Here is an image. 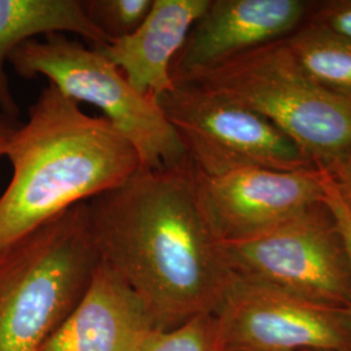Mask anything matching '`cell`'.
I'll list each match as a JSON object with an SVG mask.
<instances>
[{"instance_id": "obj_7", "label": "cell", "mask_w": 351, "mask_h": 351, "mask_svg": "<svg viewBox=\"0 0 351 351\" xmlns=\"http://www.w3.org/2000/svg\"><path fill=\"white\" fill-rule=\"evenodd\" d=\"M156 101L186 151L189 162L204 177L243 168H317L264 116L207 88L175 82Z\"/></svg>"}, {"instance_id": "obj_11", "label": "cell", "mask_w": 351, "mask_h": 351, "mask_svg": "<svg viewBox=\"0 0 351 351\" xmlns=\"http://www.w3.org/2000/svg\"><path fill=\"white\" fill-rule=\"evenodd\" d=\"M158 328L138 295L101 261L81 301L38 351H139Z\"/></svg>"}, {"instance_id": "obj_14", "label": "cell", "mask_w": 351, "mask_h": 351, "mask_svg": "<svg viewBox=\"0 0 351 351\" xmlns=\"http://www.w3.org/2000/svg\"><path fill=\"white\" fill-rule=\"evenodd\" d=\"M302 71L322 88L351 99V42L304 23L284 39Z\"/></svg>"}, {"instance_id": "obj_8", "label": "cell", "mask_w": 351, "mask_h": 351, "mask_svg": "<svg viewBox=\"0 0 351 351\" xmlns=\"http://www.w3.org/2000/svg\"><path fill=\"white\" fill-rule=\"evenodd\" d=\"M226 351H351V308L234 276L213 314Z\"/></svg>"}, {"instance_id": "obj_1", "label": "cell", "mask_w": 351, "mask_h": 351, "mask_svg": "<svg viewBox=\"0 0 351 351\" xmlns=\"http://www.w3.org/2000/svg\"><path fill=\"white\" fill-rule=\"evenodd\" d=\"M101 261L145 303L162 329L213 315L233 274L190 162L141 167L88 202Z\"/></svg>"}, {"instance_id": "obj_6", "label": "cell", "mask_w": 351, "mask_h": 351, "mask_svg": "<svg viewBox=\"0 0 351 351\" xmlns=\"http://www.w3.org/2000/svg\"><path fill=\"white\" fill-rule=\"evenodd\" d=\"M234 276L351 308V259L326 199L250 239L223 242Z\"/></svg>"}, {"instance_id": "obj_5", "label": "cell", "mask_w": 351, "mask_h": 351, "mask_svg": "<svg viewBox=\"0 0 351 351\" xmlns=\"http://www.w3.org/2000/svg\"><path fill=\"white\" fill-rule=\"evenodd\" d=\"M17 75L46 77L66 98L88 103L106 117L138 152L142 167L172 168L188 155L158 101L133 88L124 73L101 50L55 33L29 39L10 58Z\"/></svg>"}, {"instance_id": "obj_10", "label": "cell", "mask_w": 351, "mask_h": 351, "mask_svg": "<svg viewBox=\"0 0 351 351\" xmlns=\"http://www.w3.org/2000/svg\"><path fill=\"white\" fill-rule=\"evenodd\" d=\"M311 5L304 0H210L173 60V82L288 38L306 23Z\"/></svg>"}, {"instance_id": "obj_19", "label": "cell", "mask_w": 351, "mask_h": 351, "mask_svg": "<svg viewBox=\"0 0 351 351\" xmlns=\"http://www.w3.org/2000/svg\"><path fill=\"white\" fill-rule=\"evenodd\" d=\"M324 169L333 178L342 201L351 213V158L333 164Z\"/></svg>"}, {"instance_id": "obj_12", "label": "cell", "mask_w": 351, "mask_h": 351, "mask_svg": "<svg viewBox=\"0 0 351 351\" xmlns=\"http://www.w3.org/2000/svg\"><path fill=\"white\" fill-rule=\"evenodd\" d=\"M210 0H152L150 12L129 36L98 50L143 95L158 99L173 88L172 64Z\"/></svg>"}, {"instance_id": "obj_17", "label": "cell", "mask_w": 351, "mask_h": 351, "mask_svg": "<svg viewBox=\"0 0 351 351\" xmlns=\"http://www.w3.org/2000/svg\"><path fill=\"white\" fill-rule=\"evenodd\" d=\"M306 23L351 42V0L313 1Z\"/></svg>"}, {"instance_id": "obj_16", "label": "cell", "mask_w": 351, "mask_h": 351, "mask_svg": "<svg viewBox=\"0 0 351 351\" xmlns=\"http://www.w3.org/2000/svg\"><path fill=\"white\" fill-rule=\"evenodd\" d=\"M88 20L108 42L132 34L147 13L152 0H82Z\"/></svg>"}, {"instance_id": "obj_21", "label": "cell", "mask_w": 351, "mask_h": 351, "mask_svg": "<svg viewBox=\"0 0 351 351\" xmlns=\"http://www.w3.org/2000/svg\"><path fill=\"white\" fill-rule=\"evenodd\" d=\"M221 351H226V350H221Z\"/></svg>"}, {"instance_id": "obj_20", "label": "cell", "mask_w": 351, "mask_h": 351, "mask_svg": "<svg viewBox=\"0 0 351 351\" xmlns=\"http://www.w3.org/2000/svg\"><path fill=\"white\" fill-rule=\"evenodd\" d=\"M17 125L19 124H16V121H12L5 116L0 114V160L5 158V150H7L8 142Z\"/></svg>"}, {"instance_id": "obj_9", "label": "cell", "mask_w": 351, "mask_h": 351, "mask_svg": "<svg viewBox=\"0 0 351 351\" xmlns=\"http://www.w3.org/2000/svg\"><path fill=\"white\" fill-rule=\"evenodd\" d=\"M197 177L221 242L258 236L326 199L319 167L307 171L243 168L217 177L197 172Z\"/></svg>"}, {"instance_id": "obj_18", "label": "cell", "mask_w": 351, "mask_h": 351, "mask_svg": "<svg viewBox=\"0 0 351 351\" xmlns=\"http://www.w3.org/2000/svg\"><path fill=\"white\" fill-rule=\"evenodd\" d=\"M323 169V182H324V191H326V203L330 211L335 215L339 229L342 232V236L346 242L348 250L350 254L351 259V213H349L348 207L342 201L339 195V189L336 186L333 178L326 172L324 168Z\"/></svg>"}, {"instance_id": "obj_4", "label": "cell", "mask_w": 351, "mask_h": 351, "mask_svg": "<svg viewBox=\"0 0 351 351\" xmlns=\"http://www.w3.org/2000/svg\"><path fill=\"white\" fill-rule=\"evenodd\" d=\"M178 82L207 88L262 114L317 167L351 158V99L313 81L284 39Z\"/></svg>"}, {"instance_id": "obj_15", "label": "cell", "mask_w": 351, "mask_h": 351, "mask_svg": "<svg viewBox=\"0 0 351 351\" xmlns=\"http://www.w3.org/2000/svg\"><path fill=\"white\" fill-rule=\"evenodd\" d=\"M221 350L215 316L201 315L175 328H158L139 351Z\"/></svg>"}, {"instance_id": "obj_2", "label": "cell", "mask_w": 351, "mask_h": 351, "mask_svg": "<svg viewBox=\"0 0 351 351\" xmlns=\"http://www.w3.org/2000/svg\"><path fill=\"white\" fill-rule=\"evenodd\" d=\"M0 195V254L80 203L119 188L142 167L134 146L103 116H90L52 84L14 129Z\"/></svg>"}, {"instance_id": "obj_3", "label": "cell", "mask_w": 351, "mask_h": 351, "mask_svg": "<svg viewBox=\"0 0 351 351\" xmlns=\"http://www.w3.org/2000/svg\"><path fill=\"white\" fill-rule=\"evenodd\" d=\"M101 256L88 202L0 254V351H38L88 290Z\"/></svg>"}, {"instance_id": "obj_13", "label": "cell", "mask_w": 351, "mask_h": 351, "mask_svg": "<svg viewBox=\"0 0 351 351\" xmlns=\"http://www.w3.org/2000/svg\"><path fill=\"white\" fill-rule=\"evenodd\" d=\"M55 33L80 36L95 49L108 43L88 20L82 0H0V111L7 119L16 121L20 107L13 97L5 63L26 40Z\"/></svg>"}]
</instances>
